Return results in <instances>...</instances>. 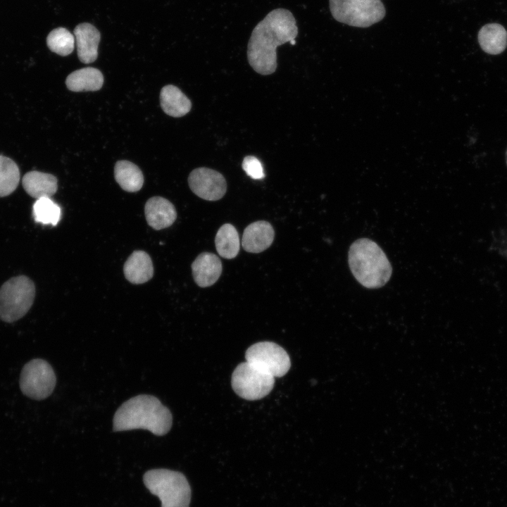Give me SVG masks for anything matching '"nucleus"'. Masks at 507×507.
Segmentation results:
<instances>
[{"mask_svg":"<svg viewBox=\"0 0 507 507\" xmlns=\"http://www.w3.org/2000/svg\"><path fill=\"white\" fill-rule=\"evenodd\" d=\"M144 213L149 225L156 230L170 227L177 218L173 204L161 196L150 198L145 204Z\"/></svg>","mask_w":507,"mask_h":507,"instance_id":"obj_13","label":"nucleus"},{"mask_svg":"<svg viewBox=\"0 0 507 507\" xmlns=\"http://www.w3.org/2000/svg\"><path fill=\"white\" fill-rule=\"evenodd\" d=\"M149 492L157 496L161 507H189L191 489L184 475L168 469H153L143 477Z\"/></svg>","mask_w":507,"mask_h":507,"instance_id":"obj_4","label":"nucleus"},{"mask_svg":"<svg viewBox=\"0 0 507 507\" xmlns=\"http://www.w3.org/2000/svg\"><path fill=\"white\" fill-rule=\"evenodd\" d=\"M245 358L246 362L274 377L284 375L291 366L289 356L285 350L270 342L251 345L246 350Z\"/></svg>","mask_w":507,"mask_h":507,"instance_id":"obj_9","label":"nucleus"},{"mask_svg":"<svg viewBox=\"0 0 507 507\" xmlns=\"http://www.w3.org/2000/svg\"><path fill=\"white\" fill-rule=\"evenodd\" d=\"M192 270L196 284L201 287H207L213 284L220 277L222 263L215 254L204 252L192 263Z\"/></svg>","mask_w":507,"mask_h":507,"instance_id":"obj_14","label":"nucleus"},{"mask_svg":"<svg viewBox=\"0 0 507 507\" xmlns=\"http://www.w3.org/2000/svg\"><path fill=\"white\" fill-rule=\"evenodd\" d=\"M242 168L248 176L254 180L265 177L263 167L261 161L254 156H246L242 161Z\"/></svg>","mask_w":507,"mask_h":507,"instance_id":"obj_25","label":"nucleus"},{"mask_svg":"<svg viewBox=\"0 0 507 507\" xmlns=\"http://www.w3.org/2000/svg\"><path fill=\"white\" fill-rule=\"evenodd\" d=\"M22 184L25 192L36 199L50 198L57 191V179L53 175L39 171H30L23 177Z\"/></svg>","mask_w":507,"mask_h":507,"instance_id":"obj_16","label":"nucleus"},{"mask_svg":"<svg viewBox=\"0 0 507 507\" xmlns=\"http://www.w3.org/2000/svg\"><path fill=\"white\" fill-rule=\"evenodd\" d=\"M73 33L80 61L84 63L96 61L101 39L99 31L93 25L83 23L75 27Z\"/></svg>","mask_w":507,"mask_h":507,"instance_id":"obj_11","label":"nucleus"},{"mask_svg":"<svg viewBox=\"0 0 507 507\" xmlns=\"http://www.w3.org/2000/svg\"><path fill=\"white\" fill-rule=\"evenodd\" d=\"M275 231L267 221L259 220L249 225L244 230L242 245L250 253H260L267 249L273 243Z\"/></svg>","mask_w":507,"mask_h":507,"instance_id":"obj_12","label":"nucleus"},{"mask_svg":"<svg viewBox=\"0 0 507 507\" xmlns=\"http://www.w3.org/2000/svg\"><path fill=\"white\" fill-rule=\"evenodd\" d=\"M161 106L168 115L178 118L187 114L192 108L189 98L176 86L168 84L161 89Z\"/></svg>","mask_w":507,"mask_h":507,"instance_id":"obj_17","label":"nucleus"},{"mask_svg":"<svg viewBox=\"0 0 507 507\" xmlns=\"http://www.w3.org/2000/svg\"><path fill=\"white\" fill-rule=\"evenodd\" d=\"M116 182L126 192L139 191L144 184L142 172L137 165L128 161H119L114 167Z\"/></svg>","mask_w":507,"mask_h":507,"instance_id":"obj_20","label":"nucleus"},{"mask_svg":"<svg viewBox=\"0 0 507 507\" xmlns=\"http://www.w3.org/2000/svg\"><path fill=\"white\" fill-rule=\"evenodd\" d=\"M332 17L356 27H368L382 20L386 13L380 0H329Z\"/></svg>","mask_w":507,"mask_h":507,"instance_id":"obj_6","label":"nucleus"},{"mask_svg":"<svg viewBox=\"0 0 507 507\" xmlns=\"http://www.w3.org/2000/svg\"><path fill=\"white\" fill-rule=\"evenodd\" d=\"M289 42L292 45H294L296 43V41H295V39H293V40H291Z\"/></svg>","mask_w":507,"mask_h":507,"instance_id":"obj_26","label":"nucleus"},{"mask_svg":"<svg viewBox=\"0 0 507 507\" xmlns=\"http://www.w3.org/2000/svg\"><path fill=\"white\" fill-rule=\"evenodd\" d=\"M33 215L37 223L56 225L61 215V208L50 198L38 199L33 205Z\"/></svg>","mask_w":507,"mask_h":507,"instance_id":"obj_24","label":"nucleus"},{"mask_svg":"<svg viewBox=\"0 0 507 507\" xmlns=\"http://www.w3.org/2000/svg\"><path fill=\"white\" fill-rule=\"evenodd\" d=\"M123 273L125 278L132 284H143L149 281L154 275L149 255L144 251H134L125 261Z\"/></svg>","mask_w":507,"mask_h":507,"instance_id":"obj_15","label":"nucleus"},{"mask_svg":"<svg viewBox=\"0 0 507 507\" xmlns=\"http://www.w3.org/2000/svg\"><path fill=\"white\" fill-rule=\"evenodd\" d=\"M34 282L25 275L13 277L0 288V319L13 323L23 318L32 306Z\"/></svg>","mask_w":507,"mask_h":507,"instance_id":"obj_5","label":"nucleus"},{"mask_svg":"<svg viewBox=\"0 0 507 507\" xmlns=\"http://www.w3.org/2000/svg\"><path fill=\"white\" fill-rule=\"evenodd\" d=\"M191 190L199 197L208 201L220 199L225 194L227 183L219 172L205 167L193 170L188 177Z\"/></svg>","mask_w":507,"mask_h":507,"instance_id":"obj_10","label":"nucleus"},{"mask_svg":"<svg viewBox=\"0 0 507 507\" xmlns=\"http://www.w3.org/2000/svg\"><path fill=\"white\" fill-rule=\"evenodd\" d=\"M349 264L356 280L368 289L384 286L390 279L392 265L382 249L368 238L352 243L349 251Z\"/></svg>","mask_w":507,"mask_h":507,"instance_id":"obj_3","label":"nucleus"},{"mask_svg":"<svg viewBox=\"0 0 507 507\" xmlns=\"http://www.w3.org/2000/svg\"><path fill=\"white\" fill-rule=\"evenodd\" d=\"M275 377L248 362L239 364L232 375L235 393L246 400H257L267 396L273 388Z\"/></svg>","mask_w":507,"mask_h":507,"instance_id":"obj_8","label":"nucleus"},{"mask_svg":"<svg viewBox=\"0 0 507 507\" xmlns=\"http://www.w3.org/2000/svg\"><path fill=\"white\" fill-rule=\"evenodd\" d=\"M104 76L95 68L87 67L71 73L66 78L65 84L73 92L97 91L101 88Z\"/></svg>","mask_w":507,"mask_h":507,"instance_id":"obj_18","label":"nucleus"},{"mask_svg":"<svg viewBox=\"0 0 507 507\" xmlns=\"http://www.w3.org/2000/svg\"><path fill=\"white\" fill-rule=\"evenodd\" d=\"M298 27L293 14L285 8L271 11L254 28L247 46V59L251 68L263 75L277 69L276 49L295 39Z\"/></svg>","mask_w":507,"mask_h":507,"instance_id":"obj_1","label":"nucleus"},{"mask_svg":"<svg viewBox=\"0 0 507 507\" xmlns=\"http://www.w3.org/2000/svg\"><path fill=\"white\" fill-rule=\"evenodd\" d=\"M75 37L67 29L58 27L54 29L46 37L49 49L63 56L70 54L75 46Z\"/></svg>","mask_w":507,"mask_h":507,"instance_id":"obj_23","label":"nucleus"},{"mask_svg":"<svg viewBox=\"0 0 507 507\" xmlns=\"http://www.w3.org/2000/svg\"><path fill=\"white\" fill-rule=\"evenodd\" d=\"M20 180V170L17 164L11 158L0 156V197L13 192Z\"/></svg>","mask_w":507,"mask_h":507,"instance_id":"obj_22","label":"nucleus"},{"mask_svg":"<svg viewBox=\"0 0 507 507\" xmlns=\"http://www.w3.org/2000/svg\"><path fill=\"white\" fill-rule=\"evenodd\" d=\"M173 423L170 410L156 397L139 394L124 402L113 420L114 432L147 430L157 436L167 434Z\"/></svg>","mask_w":507,"mask_h":507,"instance_id":"obj_2","label":"nucleus"},{"mask_svg":"<svg viewBox=\"0 0 507 507\" xmlns=\"http://www.w3.org/2000/svg\"><path fill=\"white\" fill-rule=\"evenodd\" d=\"M20 388L26 396L42 400L53 392L56 383L55 373L51 365L40 358L31 360L22 369Z\"/></svg>","mask_w":507,"mask_h":507,"instance_id":"obj_7","label":"nucleus"},{"mask_svg":"<svg viewBox=\"0 0 507 507\" xmlns=\"http://www.w3.org/2000/svg\"><path fill=\"white\" fill-rule=\"evenodd\" d=\"M215 244L220 256L227 259L234 258L240 247L239 234L236 228L229 223L222 225L215 235Z\"/></svg>","mask_w":507,"mask_h":507,"instance_id":"obj_21","label":"nucleus"},{"mask_svg":"<svg viewBox=\"0 0 507 507\" xmlns=\"http://www.w3.org/2000/svg\"><path fill=\"white\" fill-rule=\"evenodd\" d=\"M478 42L482 49L489 54L502 53L507 46V32L498 23L483 26L478 33Z\"/></svg>","mask_w":507,"mask_h":507,"instance_id":"obj_19","label":"nucleus"},{"mask_svg":"<svg viewBox=\"0 0 507 507\" xmlns=\"http://www.w3.org/2000/svg\"><path fill=\"white\" fill-rule=\"evenodd\" d=\"M506 165H507V150H506Z\"/></svg>","mask_w":507,"mask_h":507,"instance_id":"obj_27","label":"nucleus"}]
</instances>
